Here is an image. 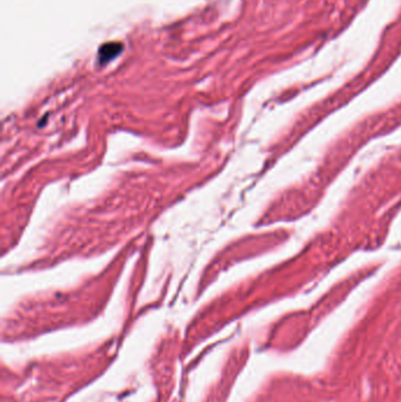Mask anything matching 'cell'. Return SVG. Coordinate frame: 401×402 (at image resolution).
Returning <instances> with one entry per match:
<instances>
[{
    "label": "cell",
    "mask_w": 401,
    "mask_h": 402,
    "mask_svg": "<svg viewBox=\"0 0 401 402\" xmlns=\"http://www.w3.org/2000/svg\"><path fill=\"white\" fill-rule=\"evenodd\" d=\"M120 51H122V47L118 44H106V45H103V47L99 50L100 60L105 63V61L112 59L113 57L116 56Z\"/></svg>",
    "instance_id": "1"
}]
</instances>
